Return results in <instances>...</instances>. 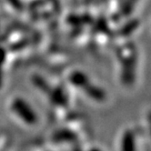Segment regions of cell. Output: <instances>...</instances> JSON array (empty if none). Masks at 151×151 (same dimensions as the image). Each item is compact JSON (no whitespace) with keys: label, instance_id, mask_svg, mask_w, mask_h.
Listing matches in <instances>:
<instances>
[{"label":"cell","instance_id":"obj_1","mask_svg":"<svg viewBox=\"0 0 151 151\" xmlns=\"http://www.w3.org/2000/svg\"><path fill=\"white\" fill-rule=\"evenodd\" d=\"M14 110L23 118V119L27 123H34L37 120L36 115L31 110V109L27 105L23 100L17 99L15 101L13 106Z\"/></svg>","mask_w":151,"mask_h":151},{"label":"cell","instance_id":"obj_2","mask_svg":"<svg viewBox=\"0 0 151 151\" xmlns=\"http://www.w3.org/2000/svg\"><path fill=\"white\" fill-rule=\"evenodd\" d=\"M123 151H135L134 138L131 132H127L123 138Z\"/></svg>","mask_w":151,"mask_h":151},{"label":"cell","instance_id":"obj_3","mask_svg":"<svg viewBox=\"0 0 151 151\" xmlns=\"http://www.w3.org/2000/svg\"><path fill=\"white\" fill-rule=\"evenodd\" d=\"M92 151H99V150H96V149H94V150H92Z\"/></svg>","mask_w":151,"mask_h":151}]
</instances>
